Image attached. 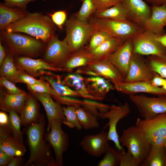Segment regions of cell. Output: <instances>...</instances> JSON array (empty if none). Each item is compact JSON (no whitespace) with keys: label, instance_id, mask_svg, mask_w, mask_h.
I'll list each match as a JSON object with an SVG mask.
<instances>
[{"label":"cell","instance_id":"obj_1","mask_svg":"<svg viewBox=\"0 0 166 166\" xmlns=\"http://www.w3.org/2000/svg\"><path fill=\"white\" fill-rule=\"evenodd\" d=\"M45 126L43 114L39 121L28 126L26 134L30 155L24 166H57L51 146L45 138Z\"/></svg>","mask_w":166,"mask_h":166},{"label":"cell","instance_id":"obj_2","mask_svg":"<svg viewBox=\"0 0 166 166\" xmlns=\"http://www.w3.org/2000/svg\"><path fill=\"white\" fill-rule=\"evenodd\" d=\"M56 29L49 16L39 12H28L2 30L25 33L47 43L55 35Z\"/></svg>","mask_w":166,"mask_h":166},{"label":"cell","instance_id":"obj_3","mask_svg":"<svg viewBox=\"0 0 166 166\" xmlns=\"http://www.w3.org/2000/svg\"><path fill=\"white\" fill-rule=\"evenodd\" d=\"M0 34V40L7 53L12 57H36L45 50V43L31 36L2 30H1Z\"/></svg>","mask_w":166,"mask_h":166},{"label":"cell","instance_id":"obj_4","mask_svg":"<svg viewBox=\"0 0 166 166\" xmlns=\"http://www.w3.org/2000/svg\"><path fill=\"white\" fill-rule=\"evenodd\" d=\"M95 30L105 32L124 41L132 39L144 29L128 20H115L91 16L89 22Z\"/></svg>","mask_w":166,"mask_h":166},{"label":"cell","instance_id":"obj_5","mask_svg":"<svg viewBox=\"0 0 166 166\" xmlns=\"http://www.w3.org/2000/svg\"><path fill=\"white\" fill-rule=\"evenodd\" d=\"M120 143L125 146L139 165L148 155L151 146L139 128L135 125L123 129L119 137Z\"/></svg>","mask_w":166,"mask_h":166},{"label":"cell","instance_id":"obj_6","mask_svg":"<svg viewBox=\"0 0 166 166\" xmlns=\"http://www.w3.org/2000/svg\"><path fill=\"white\" fill-rule=\"evenodd\" d=\"M65 26V39L73 53L84 48L95 30L89 22L80 21L73 15L66 20Z\"/></svg>","mask_w":166,"mask_h":166},{"label":"cell","instance_id":"obj_7","mask_svg":"<svg viewBox=\"0 0 166 166\" xmlns=\"http://www.w3.org/2000/svg\"><path fill=\"white\" fill-rule=\"evenodd\" d=\"M129 98L143 119H151L166 113V95L149 97L135 94L129 95Z\"/></svg>","mask_w":166,"mask_h":166},{"label":"cell","instance_id":"obj_8","mask_svg":"<svg viewBox=\"0 0 166 166\" xmlns=\"http://www.w3.org/2000/svg\"><path fill=\"white\" fill-rule=\"evenodd\" d=\"M62 124L58 120L53 121L44 135L45 140L53 150L57 166L63 165V154L69 144L68 136L62 129Z\"/></svg>","mask_w":166,"mask_h":166},{"label":"cell","instance_id":"obj_9","mask_svg":"<svg viewBox=\"0 0 166 166\" xmlns=\"http://www.w3.org/2000/svg\"><path fill=\"white\" fill-rule=\"evenodd\" d=\"M43 60L49 64L62 69L73 53L66 40L55 35L46 44Z\"/></svg>","mask_w":166,"mask_h":166},{"label":"cell","instance_id":"obj_10","mask_svg":"<svg viewBox=\"0 0 166 166\" xmlns=\"http://www.w3.org/2000/svg\"><path fill=\"white\" fill-rule=\"evenodd\" d=\"M156 34L144 30L131 39L133 53L141 55L166 56V48L156 40Z\"/></svg>","mask_w":166,"mask_h":166},{"label":"cell","instance_id":"obj_11","mask_svg":"<svg viewBox=\"0 0 166 166\" xmlns=\"http://www.w3.org/2000/svg\"><path fill=\"white\" fill-rule=\"evenodd\" d=\"M130 112L131 109L128 104L125 103L121 105H111L107 112H101L99 114V117L101 119H109V121L105 126V128L109 126L108 140L113 141L115 147L119 150H123L124 149L121 145L119 141V137L117 131V125L119 121L126 117Z\"/></svg>","mask_w":166,"mask_h":166},{"label":"cell","instance_id":"obj_12","mask_svg":"<svg viewBox=\"0 0 166 166\" xmlns=\"http://www.w3.org/2000/svg\"><path fill=\"white\" fill-rule=\"evenodd\" d=\"M141 56L133 53L130 60L128 71L125 78L124 82L150 81L157 73L151 69Z\"/></svg>","mask_w":166,"mask_h":166},{"label":"cell","instance_id":"obj_13","mask_svg":"<svg viewBox=\"0 0 166 166\" xmlns=\"http://www.w3.org/2000/svg\"><path fill=\"white\" fill-rule=\"evenodd\" d=\"M136 125L148 142L156 137L166 138V113L157 115L149 119H142L138 118L136 121Z\"/></svg>","mask_w":166,"mask_h":166},{"label":"cell","instance_id":"obj_14","mask_svg":"<svg viewBox=\"0 0 166 166\" xmlns=\"http://www.w3.org/2000/svg\"><path fill=\"white\" fill-rule=\"evenodd\" d=\"M86 67L97 76L110 81L117 90L124 81V78L120 71L107 60L91 62Z\"/></svg>","mask_w":166,"mask_h":166},{"label":"cell","instance_id":"obj_15","mask_svg":"<svg viewBox=\"0 0 166 166\" xmlns=\"http://www.w3.org/2000/svg\"><path fill=\"white\" fill-rule=\"evenodd\" d=\"M127 11L128 19L143 29L150 17L151 9L144 0H121Z\"/></svg>","mask_w":166,"mask_h":166},{"label":"cell","instance_id":"obj_16","mask_svg":"<svg viewBox=\"0 0 166 166\" xmlns=\"http://www.w3.org/2000/svg\"><path fill=\"white\" fill-rule=\"evenodd\" d=\"M108 141V132L102 130L95 135H86L81 141L80 145L88 154L98 157L110 147Z\"/></svg>","mask_w":166,"mask_h":166},{"label":"cell","instance_id":"obj_17","mask_svg":"<svg viewBox=\"0 0 166 166\" xmlns=\"http://www.w3.org/2000/svg\"><path fill=\"white\" fill-rule=\"evenodd\" d=\"M133 53V44L132 39H129L124 42L107 59L118 69L124 79L128 71Z\"/></svg>","mask_w":166,"mask_h":166},{"label":"cell","instance_id":"obj_18","mask_svg":"<svg viewBox=\"0 0 166 166\" xmlns=\"http://www.w3.org/2000/svg\"><path fill=\"white\" fill-rule=\"evenodd\" d=\"M32 93L42 104L45 110L48 124L47 129L53 121L58 120L62 124L65 121L61 104L54 101L51 95L48 93H39L30 90Z\"/></svg>","mask_w":166,"mask_h":166},{"label":"cell","instance_id":"obj_19","mask_svg":"<svg viewBox=\"0 0 166 166\" xmlns=\"http://www.w3.org/2000/svg\"><path fill=\"white\" fill-rule=\"evenodd\" d=\"M14 62L18 69L26 71L28 74L34 77L40 75L45 70L61 71L62 68L54 67L41 59H34L25 56L15 57Z\"/></svg>","mask_w":166,"mask_h":166},{"label":"cell","instance_id":"obj_20","mask_svg":"<svg viewBox=\"0 0 166 166\" xmlns=\"http://www.w3.org/2000/svg\"><path fill=\"white\" fill-rule=\"evenodd\" d=\"M118 91L130 95L146 93L156 95H166V91L162 87H156L150 81H142L131 83L124 82L119 87Z\"/></svg>","mask_w":166,"mask_h":166},{"label":"cell","instance_id":"obj_21","mask_svg":"<svg viewBox=\"0 0 166 166\" xmlns=\"http://www.w3.org/2000/svg\"><path fill=\"white\" fill-rule=\"evenodd\" d=\"M166 26V4L153 6L150 16L143 27V29L156 35L164 33Z\"/></svg>","mask_w":166,"mask_h":166},{"label":"cell","instance_id":"obj_22","mask_svg":"<svg viewBox=\"0 0 166 166\" xmlns=\"http://www.w3.org/2000/svg\"><path fill=\"white\" fill-rule=\"evenodd\" d=\"M85 82L89 93L95 100H103L109 91L115 89L109 81L100 76L85 78Z\"/></svg>","mask_w":166,"mask_h":166},{"label":"cell","instance_id":"obj_23","mask_svg":"<svg viewBox=\"0 0 166 166\" xmlns=\"http://www.w3.org/2000/svg\"><path fill=\"white\" fill-rule=\"evenodd\" d=\"M0 149L14 156H23L27 149L22 143L15 138L11 131L0 130Z\"/></svg>","mask_w":166,"mask_h":166},{"label":"cell","instance_id":"obj_24","mask_svg":"<svg viewBox=\"0 0 166 166\" xmlns=\"http://www.w3.org/2000/svg\"><path fill=\"white\" fill-rule=\"evenodd\" d=\"M37 100L32 94L28 95L20 114L22 126H28L40 120L42 114L39 112V105Z\"/></svg>","mask_w":166,"mask_h":166},{"label":"cell","instance_id":"obj_25","mask_svg":"<svg viewBox=\"0 0 166 166\" xmlns=\"http://www.w3.org/2000/svg\"><path fill=\"white\" fill-rule=\"evenodd\" d=\"M28 96L25 92L18 94L2 93L0 98V109L8 113L13 110L20 114Z\"/></svg>","mask_w":166,"mask_h":166},{"label":"cell","instance_id":"obj_26","mask_svg":"<svg viewBox=\"0 0 166 166\" xmlns=\"http://www.w3.org/2000/svg\"><path fill=\"white\" fill-rule=\"evenodd\" d=\"M124 42L120 39L112 37L95 48L88 50L92 58V62L107 60Z\"/></svg>","mask_w":166,"mask_h":166},{"label":"cell","instance_id":"obj_27","mask_svg":"<svg viewBox=\"0 0 166 166\" xmlns=\"http://www.w3.org/2000/svg\"><path fill=\"white\" fill-rule=\"evenodd\" d=\"M29 12L26 10L11 8L0 4V29L3 30L7 26L19 20Z\"/></svg>","mask_w":166,"mask_h":166},{"label":"cell","instance_id":"obj_28","mask_svg":"<svg viewBox=\"0 0 166 166\" xmlns=\"http://www.w3.org/2000/svg\"><path fill=\"white\" fill-rule=\"evenodd\" d=\"M77 115L82 128L86 130L97 128L99 124L97 121L99 114L97 110L83 107H77Z\"/></svg>","mask_w":166,"mask_h":166},{"label":"cell","instance_id":"obj_29","mask_svg":"<svg viewBox=\"0 0 166 166\" xmlns=\"http://www.w3.org/2000/svg\"><path fill=\"white\" fill-rule=\"evenodd\" d=\"M92 61L88 51L83 48L72 53L65 64L63 70L70 72L75 68L86 66Z\"/></svg>","mask_w":166,"mask_h":166},{"label":"cell","instance_id":"obj_30","mask_svg":"<svg viewBox=\"0 0 166 166\" xmlns=\"http://www.w3.org/2000/svg\"><path fill=\"white\" fill-rule=\"evenodd\" d=\"M63 83L68 86L73 88L81 97L95 100L89 93L86 85L85 78L78 73H69L64 78Z\"/></svg>","mask_w":166,"mask_h":166},{"label":"cell","instance_id":"obj_31","mask_svg":"<svg viewBox=\"0 0 166 166\" xmlns=\"http://www.w3.org/2000/svg\"><path fill=\"white\" fill-rule=\"evenodd\" d=\"M93 14L96 18L115 20H128L126 9L121 2L109 8L96 11Z\"/></svg>","mask_w":166,"mask_h":166},{"label":"cell","instance_id":"obj_32","mask_svg":"<svg viewBox=\"0 0 166 166\" xmlns=\"http://www.w3.org/2000/svg\"><path fill=\"white\" fill-rule=\"evenodd\" d=\"M51 76H43L41 79H43L48 82L51 87L59 95L72 97H81L79 93L73 90L61 82L60 77L56 76V79L54 78V75Z\"/></svg>","mask_w":166,"mask_h":166},{"label":"cell","instance_id":"obj_33","mask_svg":"<svg viewBox=\"0 0 166 166\" xmlns=\"http://www.w3.org/2000/svg\"><path fill=\"white\" fill-rule=\"evenodd\" d=\"M141 166H166V156L164 146H151L147 157Z\"/></svg>","mask_w":166,"mask_h":166},{"label":"cell","instance_id":"obj_34","mask_svg":"<svg viewBox=\"0 0 166 166\" xmlns=\"http://www.w3.org/2000/svg\"><path fill=\"white\" fill-rule=\"evenodd\" d=\"M0 66L1 76L6 78L14 83H18V69L11 56L7 53Z\"/></svg>","mask_w":166,"mask_h":166},{"label":"cell","instance_id":"obj_35","mask_svg":"<svg viewBox=\"0 0 166 166\" xmlns=\"http://www.w3.org/2000/svg\"><path fill=\"white\" fill-rule=\"evenodd\" d=\"M146 62L153 71L166 79V56H148Z\"/></svg>","mask_w":166,"mask_h":166},{"label":"cell","instance_id":"obj_36","mask_svg":"<svg viewBox=\"0 0 166 166\" xmlns=\"http://www.w3.org/2000/svg\"><path fill=\"white\" fill-rule=\"evenodd\" d=\"M81 6L79 10L72 15L79 20L84 22H88L94 13L96 8L93 0H81Z\"/></svg>","mask_w":166,"mask_h":166},{"label":"cell","instance_id":"obj_37","mask_svg":"<svg viewBox=\"0 0 166 166\" xmlns=\"http://www.w3.org/2000/svg\"><path fill=\"white\" fill-rule=\"evenodd\" d=\"M77 107L72 105L62 107L63 114L65 118L63 124L70 128L75 127L78 130H80L82 127L79 121L76 112Z\"/></svg>","mask_w":166,"mask_h":166},{"label":"cell","instance_id":"obj_38","mask_svg":"<svg viewBox=\"0 0 166 166\" xmlns=\"http://www.w3.org/2000/svg\"><path fill=\"white\" fill-rule=\"evenodd\" d=\"M9 118L12 135L16 139L23 143V132L21 131L20 116L13 110L9 112Z\"/></svg>","mask_w":166,"mask_h":166},{"label":"cell","instance_id":"obj_39","mask_svg":"<svg viewBox=\"0 0 166 166\" xmlns=\"http://www.w3.org/2000/svg\"><path fill=\"white\" fill-rule=\"evenodd\" d=\"M105 154L103 158L98 162L97 166L120 165L119 150L117 148L110 147Z\"/></svg>","mask_w":166,"mask_h":166},{"label":"cell","instance_id":"obj_40","mask_svg":"<svg viewBox=\"0 0 166 166\" xmlns=\"http://www.w3.org/2000/svg\"><path fill=\"white\" fill-rule=\"evenodd\" d=\"M112 37L105 32L95 29L89 40L88 45L85 48L88 51L92 50Z\"/></svg>","mask_w":166,"mask_h":166},{"label":"cell","instance_id":"obj_41","mask_svg":"<svg viewBox=\"0 0 166 166\" xmlns=\"http://www.w3.org/2000/svg\"><path fill=\"white\" fill-rule=\"evenodd\" d=\"M120 166H138L140 165L132 155L124 149L119 150Z\"/></svg>","mask_w":166,"mask_h":166},{"label":"cell","instance_id":"obj_42","mask_svg":"<svg viewBox=\"0 0 166 166\" xmlns=\"http://www.w3.org/2000/svg\"><path fill=\"white\" fill-rule=\"evenodd\" d=\"M51 96L57 101L61 104H64L67 105L75 106L80 107L81 105H83L84 101L77 99L72 97L61 96L57 93L52 95Z\"/></svg>","mask_w":166,"mask_h":166},{"label":"cell","instance_id":"obj_43","mask_svg":"<svg viewBox=\"0 0 166 166\" xmlns=\"http://www.w3.org/2000/svg\"><path fill=\"white\" fill-rule=\"evenodd\" d=\"M18 83H24L26 85H33L40 84L45 82L42 80H38L26 73L24 71L18 69Z\"/></svg>","mask_w":166,"mask_h":166},{"label":"cell","instance_id":"obj_44","mask_svg":"<svg viewBox=\"0 0 166 166\" xmlns=\"http://www.w3.org/2000/svg\"><path fill=\"white\" fill-rule=\"evenodd\" d=\"M1 85L4 87L8 93L11 94H18L25 92L23 90L17 87L14 83L6 78L1 76L0 77Z\"/></svg>","mask_w":166,"mask_h":166},{"label":"cell","instance_id":"obj_45","mask_svg":"<svg viewBox=\"0 0 166 166\" xmlns=\"http://www.w3.org/2000/svg\"><path fill=\"white\" fill-rule=\"evenodd\" d=\"M26 85L29 90L36 92L48 93L51 95L53 91V89L47 82L33 85Z\"/></svg>","mask_w":166,"mask_h":166},{"label":"cell","instance_id":"obj_46","mask_svg":"<svg viewBox=\"0 0 166 166\" xmlns=\"http://www.w3.org/2000/svg\"><path fill=\"white\" fill-rule=\"evenodd\" d=\"M96 11L109 8L121 2V0H93Z\"/></svg>","mask_w":166,"mask_h":166},{"label":"cell","instance_id":"obj_47","mask_svg":"<svg viewBox=\"0 0 166 166\" xmlns=\"http://www.w3.org/2000/svg\"><path fill=\"white\" fill-rule=\"evenodd\" d=\"M67 14L65 11L60 10L55 12L51 15V18L54 24L60 29L66 21Z\"/></svg>","mask_w":166,"mask_h":166},{"label":"cell","instance_id":"obj_48","mask_svg":"<svg viewBox=\"0 0 166 166\" xmlns=\"http://www.w3.org/2000/svg\"><path fill=\"white\" fill-rule=\"evenodd\" d=\"M3 4L9 7L26 10L27 4L36 0H3Z\"/></svg>","mask_w":166,"mask_h":166},{"label":"cell","instance_id":"obj_49","mask_svg":"<svg viewBox=\"0 0 166 166\" xmlns=\"http://www.w3.org/2000/svg\"><path fill=\"white\" fill-rule=\"evenodd\" d=\"M0 130L11 132L9 116L4 111L0 112Z\"/></svg>","mask_w":166,"mask_h":166},{"label":"cell","instance_id":"obj_50","mask_svg":"<svg viewBox=\"0 0 166 166\" xmlns=\"http://www.w3.org/2000/svg\"><path fill=\"white\" fill-rule=\"evenodd\" d=\"M14 157L8 154L0 149V166H7Z\"/></svg>","mask_w":166,"mask_h":166},{"label":"cell","instance_id":"obj_51","mask_svg":"<svg viewBox=\"0 0 166 166\" xmlns=\"http://www.w3.org/2000/svg\"><path fill=\"white\" fill-rule=\"evenodd\" d=\"M150 82L155 86L162 87L166 83V79L156 73Z\"/></svg>","mask_w":166,"mask_h":166},{"label":"cell","instance_id":"obj_52","mask_svg":"<svg viewBox=\"0 0 166 166\" xmlns=\"http://www.w3.org/2000/svg\"><path fill=\"white\" fill-rule=\"evenodd\" d=\"M166 138L158 137L153 138L148 141L150 146H164Z\"/></svg>","mask_w":166,"mask_h":166},{"label":"cell","instance_id":"obj_53","mask_svg":"<svg viewBox=\"0 0 166 166\" xmlns=\"http://www.w3.org/2000/svg\"><path fill=\"white\" fill-rule=\"evenodd\" d=\"M23 156H14L10 161L7 166H20L23 165L25 161Z\"/></svg>","mask_w":166,"mask_h":166},{"label":"cell","instance_id":"obj_54","mask_svg":"<svg viewBox=\"0 0 166 166\" xmlns=\"http://www.w3.org/2000/svg\"><path fill=\"white\" fill-rule=\"evenodd\" d=\"M7 54L4 47L0 40V65L6 57Z\"/></svg>","mask_w":166,"mask_h":166},{"label":"cell","instance_id":"obj_55","mask_svg":"<svg viewBox=\"0 0 166 166\" xmlns=\"http://www.w3.org/2000/svg\"><path fill=\"white\" fill-rule=\"evenodd\" d=\"M156 38L159 43L166 48V33L160 35H156Z\"/></svg>","mask_w":166,"mask_h":166},{"label":"cell","instance_id":"obj_56","mask_svg":"<svg viewBox=\"0 0 166 166\" xmlns=\"http://www.w3.org/2000/svg\"><path fill=\"white\" fill-rule=\"evenodd\" d=\"M153 6H160L166 4V0H144Z\"/></svg>","mask_w":166,"mask_h":166},{"label":"cell","instance_id":"obj_57","mask_svg":"<svg viewBox=\"0 0 166 166\" xmlns=\"http://www.w3.org/2000/svg\"><path fill=\"white\" fill-rule=\"evenodd\" d=\"M164 89L166 91V83L161 87Z\"/></svg>","mask_w":166,"mask_h":166},{"label":"cell","instance_id":"obj_58","mask_svg":"<svg viewBox=\"0 0 166 166\" xmlns=\"http://www.w3.org/2000/svg\"><path fill=\"white\" fill-rule=\"evenodd\" d=\"M164 146V148H165V151L166 156V140Z\"/></svg>","mask_w":166,"mask_h":166}]
</instances>
